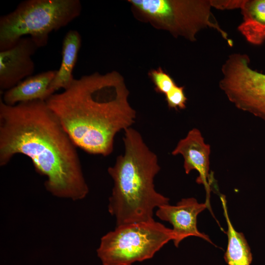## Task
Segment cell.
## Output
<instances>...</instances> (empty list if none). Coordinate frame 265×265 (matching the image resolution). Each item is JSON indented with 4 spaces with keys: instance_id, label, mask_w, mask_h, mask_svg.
I'll list each match as a JSON object with an SVG mask.
<instances>
[{
    "instance_id": "cell-8",
    "label": "cell",
    "mask_w": 265,
    "mask_h": 265,
    "mask_svg": "<svg viewBox=\"0 0 265 265\" xmlns=\"http://www.w3.org/2000/svg\"><path fill=\"white\" fill-rule=\"evenodd\" d=\"M39 48L30 37L25 36L12 48L0 51L1 93L32 76L35 64L31 57Z\"/></svg>"
},
{
    "instance_id": "cell-4",
    "label": "cell",
    "mask_w": 265,
    "mask_h": 265,
    "mask_svg": "<svg viewBox=\"0 0 265 265\" xmlns=\"http://www.w3.org/2000/svg\"><path fill=\"white\" fill-rule=\"evenodd\" d=\"M82 10L79 0H26L0 17V51L29 35L38 47L47 45L49 34L66 26Z\"/></svg>"
},
{
    "instance_id": "cell-3",
    "label": "cell",
    "mask_w": 265,
    "mask_h": 265,
    "mask_svg": "<svg viewBox=\"0 0 265 265\" xmlns=\"http://www.w3.org/2000/svg\"><path fill=\"white\" fill-rule=\"evenodd\" d=\"M124 132V152L107 169L114 183L108 210L116 226L154 220L155 209L169 200L155 188L160 169L157 156L136 130L131 127Z\"/></svg>"
},
{
    "instance_id": "cell-6",
    "label": "cell",
    "mask_w": 265,
    "mask_h": 265,
    "mask_svg": "<svg viewBox=\"0 0 265 265\" xmlns=\"http://www.w3.org/2000/svg\"><path fill=\"white\" fill-rule=\"evenodd\" d=\"M174 238L154 219L122 224L102 237L97 254L103 265H132L152 258Z\"/></svg>"
},
{
    "instance_id": "cell-14",
    "label": "cell",
    "mask_w": 265,
    "mask_h": 265,
    "mask_svg": "<svg viewBox=\"0 0 265 265\" xmlns=\"http://www.w3.org/2000/svg\"><path fill=\"white\" fill-rule=\"evenodd\" d=\"M227 222L228 245L224 259L228 265H250L252 255L250 247L242 233L237 232L229 218L225 196L220 197Z\"/></svg>"
},
{
    "instance_id": "cell-10",
    "label": "cell",
    "mask_w": 265,
    "mask_h": 265,
    "mask_svg": "<svg viewBox=\"0 0 265 265\" xmlns=\"http://www.w3.org/2000/svg\"><path fill=\"white\" fill-rule=\"evenodd\" d=\"M210 153V145L205 143L200 131L196 128L190 130L186 136L178 142L171 153L173 156L181 155L183 157L186 174L193 170L198 172L196 182L204 186L207 192L205 203L210 209V186L208 180Z\"/></svg>"
},
{
    "instance_id": "cell-12",
    "label": "cell",
    "mask_w": 265,
    "mask_h": 265,
    "mask_svg": "<svg viewBox=\"0 0 265 265\" xmlns=\"http://www.w3.org/2000/svg\"><path fill=\"white\" fill-rule=\"evenodd\" d=\"M81 46V37L75 29L68 31L62 42V59L60 67L51 83L49 90L52 95L61 88L68 89L74 80L73 73Z\"/></svg>"
},
{
    "instance_id": "cell-17",
    "label": "cell",
    "mask_w": 265,
    "mask_h": 265,
    "mask_svg": "<svg viewBox=\"0 0 265 265\" xmlns=\"http://www.w3.org/2000/svg\"><path fill=\"white\" fill-rule=\"evenodd\" d=\"M243 0H211L212 7L220 10H231L240 8Z\"/></svg>"
},
{
    "instance_id": "cell-13",
    "label": "cell",
    "mask_w": 265,
    "mask_h": 265,
    "mask_svg": "<svg viewBox=\"0 0 265 265\" xmlns=\"http://www.w3.org/2000/svg\"><path fill=\"white\" fill-rule=\"evenodd\" d=\"M243 16L238 29L249 43L260 45L265 41V0H243Z\"/></svg>"
},
{
    "instance_id": "cell-16",
    "label": "cell",
    "mask_w": 265,
    "mask_h": 265,
    "mask_svg": "<svg viewBox=\"0 0 265 265\" xmlns=\"http://www.w3.org/2000/svg\"><path fill=\"white\" fill-rule=\"evenodd\" d=\"M165 95V100L170 108L175 109L186 108L187 98L184 92V87L177 84Z\"/></svg>"
},
{
    "instance_id": "cell-9",
    "label": "cell",
    "mask_w": 265,
    "mask_h": 265,
    "mask_svg": "<svg viewBox=\"0 0 265 265\" xmlns=\"http://www.w3.org/2000/svg\"><path fill=\"white\" fill-rule=\"evenodd\" d=\"M208 207L205 203H199L194 198L182 199L175 206L165 204L159 207L156 215L160 219L168 222L173 226V242L178 247L185 238L197 237L212 243L208 235L197 229L198 215Z\"/></svg>"
},
{
    "instance_id": "cell-7",
    "label": "cell",
    "mask_w": 265,
    "mask_h": 265,
    "mask_svg": "<svg viewBox=\"0 0 265 265\" xmlns=\"http://www.w3.org/2000/svg\"><path fill=\"white\" fill-rule=\"evenodd\" d=\"M249 63L246 54H230L221 68L219 87L237 108L265 120V74Z\"/></svg>"
},
{
    "instance_id": "cell-5",
    "label": "cell",
    "mask_w": 265,
    "mask_h": 265,
    "mask_svg": "<svg viewBox=\"0 0 265 265\" xmlns=\"http://www.w3.org/2000/svg\"><path fill=\"white\" fill-rule=\"evenodd\" d=\"M137 18L157 28L195 41L196 34L205 28L216 30L229 41L227 33L211 10V0H129Z\"/></svg>"
},
{
    "instance_id": "cell-1",
    "label": "cell",
    "mask_w": 265,
    "mask_h": 265,
    "mask_svg": "<svg viewBox=\"0 0 265 265\" xmlns=\"http://www.w3.org/2000/svg\"><path fill=\"white\" fill-rule=\"evenodd\" d=\"M77 146L46 101L7 105L0 99V165L16 154L32 161L53 196L76 201L89 192Z\"/></svg>"
},
{
    "instance_id": "cell-2",
    "label": "cell",
    "mask_w": 265,
    "mask_h": 265,
    "mask_svg": "<svg viewBox=\"0 0 265 265\" xmlns=\"http://www.w3.org/2000/svg\"><path fill=\"white\" fill-rule=\"evenodd\" d=\"M129 95L118 72H95L75 79L68 89L46 102L77 147L107 156L113 152L117 133L135 122L136 112Z\"/></svg>"
},
{
    "instance_id": "cell-11",
    "label": "cell",
    "mask_w": 265,
    "mask_h": 265,
    "mask_svg": "<svg viewBox=\"0 0 265 265\" xmlns=\"http://www.w3.org/2000/svg\"><path fill=\"white\" fill-rule=\"evenodd\" d=\"M57 70H49L28 77L2 93L0 98L9 106L35 100L46 101L52 95L49 86Z\"/></svg>"
},
{
    "instance_id": "cell-15",
    "label": "cell",
    "mask_w": 265,
    "mask_h": 265,
    "mask_svg": "<svg viewBox=\"0 0 265 265\" xmlns=\"http://www.w3.org/2000/svg\"><path fill=\"white\" fill-rule=\"evenodd\" d=\"M148 76L153 82L157 93L165 95L176 85L173 78L160 67L151 70Z\"/></svg>"
}]
</instances>
